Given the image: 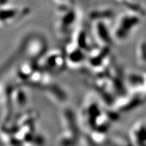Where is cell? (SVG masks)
I'll return each instance as SVG.
<instances>
[{
    "label": "cell",
    "instance_id": "obj_1",
    "mask_svg": "<svg viewBox=\"0 0 146 146\" xmlns=\"http://www.w3.org/2000/svg\"><path fill=\"white\" fill-rule=\"evenodd\" d=\"M66 64L65 54L60 51H52L43 54L37 65L41 70L47 72H58L62 70Z\"/></svg>",
    "mask_w": 146,
    "mask_h": 146
},
{
    "label": "cell",
    "instance_id": "obj_2",
    "mask_svg": "<svg viewBox=\"0 0 146 146\" xmlns=\"http://www.w3.org/2000/svg\"><path fill=\"white\" fill-rule=\"evenodd\" d=\"M139 23L135 16H124L121 17L115 27L113 39L120 41H125L133 33Z\"/></svg>",
    "mask_w": 146,
    "mask_h": 146
},
{
    "label": "cell",
    "instance_id": "obj_3",
    "mask_svg": "<svg viewBox=\"0 0 146 146\" xmlns=\"http://www.w3.org/2000/svg\"><path fill=\"white\" fill-rule=\"evenodd\" d=\"M74 15L73 12L70 11L65 12L61 16H59L56 23V31L59 35H65L67 33V31L72 26L74 21Z\"/></svg>",
    "mask_w": 146,
    "mask_h": 146
},
{
    "label": "cell",
    "instance_id": "obj_4",
    "mask_svg": "<svg viewBox=\"0 0 146 146\" xmlns=\"http://www.w3.org/2000/svg\"><path fill=\"white\" fill-rule=\"evenodd\" d=\"M22 14L18 13L16 9H2L0 10V26L10 25L14 23L18 17H21Z\"/></svg>",
    "mask_w": 146,
    "mask_h": 146
}]
</instances>
